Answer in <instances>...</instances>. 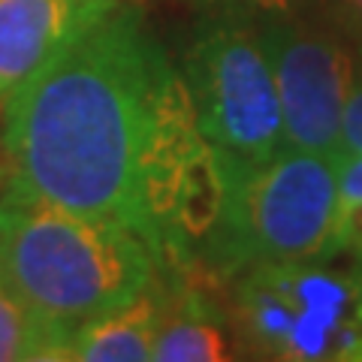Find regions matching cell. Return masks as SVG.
Returning <instances> with one entry per match:
<instances>
[{"label": "cell", "mask_w": 362, "mask_h": 362, "mask_svg": "<svg viewBox=\"0 0 362 362\" xmlns=\"http://www.w3.org/2000/svg\"><path fill=\"white\" fill-rule=\"evenodd\" d=\"M194 4L211 9V13H235L247 18L269 16H302L311 0H194Z\"/></svg>", "instance_id": "obj_12"}, {"label": "cell", "mask_w": 362, "mask_h": 362, "mask_svg": "<svg viewBox=\"0 0 362 362\" xmlns=\"http://www.w3.org/2000/svg\"><path fill=\"white\" fill-rule=\"evenodd\" d=\"M160 275L148 290L76 329L66 347L73 362H145L154 359V341L166 311V281Z\"/></svg>", "instance_id": "obj_8"}, {"label": "cell", "mask_w": 362, "mask_h": 362, "mask_svg": "<svg viewBox=\"0 0 362 362\" xmlns=\"http://www.w3.org/2000/svg\"><path fill=\"white\" fill-rule=\"evenodd\" d=\"M0 187H4V181H0Z\"/></svg>", "instance_id": "obj_15"}, {"label": "cell", "mask_w": 362, "mask_h": 362, "mask_svg": "<svg viewBox=\"0 0 362 362\" xmlns=\"http://www.w3.org/2000/svg\"><path fill=\"white\" fill-rule=\"evenodd\" d=\"M287 259L239 272V335L257 356L362 362V259Z\"/></svg>", "instance_id": "obj_4"}, {"label": "cell", "mask_w": 362, "mask_h": 362, "mask_svg": "<svg viewBox=\"0 0 362 362\" xmlns=\"http://www.w3.org/2000/svg\"><path fill=\"white\" fill-rule=\"evenodd\" d=\"M235 332L226 314L206 293L187 284L169 287L166 311L157 329V362H221L235 356Z\"/></svg>", "instance_id": "obj_9"}, {"label": "cell", "mask_w": 362, "mask_h": 362, "mask_svg": "<svg viewBox=\"0 0 362 362\" xmlns=\"http://www.w3.org/2000/svg\"><path fill=\"white\" fill-rule=\"evenodd\" d=\"M0 154L4 178L127 226L169 278L202 259L223 206L181 66L124 0L0 103Z\"/></svg>", "instance_id": "obj_1"}, {"label": "cell", "mask_w": 362, "mask_h": 362, "mask_svg": "<svg viewBox=\"0 0 362 362\" xmlns=\"http://www.w3.org/2000/svg\"><path fill=\"white\" fill-rule=\"evenodd\" d=\"M181 76L199 130L211 148L242 163H263L287 148L281 97L257 18L211 13L185 52Z\"/></svg>", "instance_id": "obj_5"}, {"label": "cell", "mask_w": 362, "mask_h": 362, "mask_svg": "<svg viewBox=\"0 0 362 362\" xmlns=\"http://www.w3.org/2000/svg\"><path fill=\"white\" fill-rule=\"evenodd\" d=\"M118 0H0V103Z\"/></svg>", "instance_id": "obj_7"}, {"label": "cell", "mask_w": 362, "mask_h": 362, "mask_svg": "<svg viewBox=\"0 0 362 362\" xmlns=\"http://www.w3.org/2000/svg\"><path fill=\"white\" fill-rule=\"evenodd\" d=\"M70 338L49 326L0 281V362L66 359Z\"/></svg>", "instance_id": "obj_10"}, {"label": "cell", "mask_w": 362, "mask_h": 362, "mask_svg": "<svg viewBox=\"0 0 362 362\" xmlns=\"http://www.w3.org/2000/svg\"><path fill=\"white\" fill-rule=\"evenodd\" d=\"M332 4L341 9V13L362 30V0H332Z\"/></svg>", "instance_id": "obj_14"}, {"label": "cell", "mask_w": 362, "mask_h": 362, "mask_svg": "<svg viewBox=\"0 0 362 362\" xmlns=\"http://www.w3.org/2000/svg\"><path fill=\"white\" fill-rule=\"evenodd\" d=\"M166 275L127 226L64 209L4 178L0 281L66 338Z\"/></svg>", "instance_id": "obj_2"}, {"label": "cell", "mask_w": 362, "mask_h": 362, "mask_svg": "<svg viewBox=\"0 0 362 362\" xmlns=\"http://www.w3.org/2000/svg\"><path fill=\"white\" fill-rule=\"evenodd\" d=\"M338 157H362V70H359V64H356L354 82H350V90H347Z\"/></svg>", "instance_id": "obj_13"}, {"label": "cell", "mask_w": 362, "mask_h": 362, "mask_svg": "<svg viewBox=\"0 0 362 362\" xmlns=\"http://www.w3.org/2000/svg\"><path fill=\"white\" fill-rule=\"evenodd\" d=\"M223 206L202 259L235 275L259 263L338 257V160L281 148L263 163L223 157Z\"/></svg>", "instance_id": "obj_3"}, {"label": "cell", "mask_w": 362, "mask_h": 362, "mask_svg": "<svg viewBox=\"0 0 362 362\" xmlns=\"http://www.w3.org/2000/svg\"><path fill=\"white\" fill-rule=\"evenodd\" d=\"M257 25L275 73L287 145L338 160L354 54L332 33L305 25L302 16H269Z\"/></svg>", "instance_id": "obj_6"}, {"label": "cell", "mask_w": 362, "mask_h": 362, "mask_svg": "<svg viewBox=\"0 0 362 362\" xmlns=\"http://www.w3.org/2000/svg\"><path fill=\"white\" fill-rule=\"evenodd\" d=\"M338 257L362 259V157H338Z\"/></svg>", "instance_id": "obj_11"}]
</instances>
